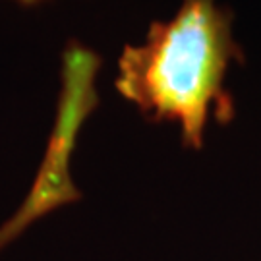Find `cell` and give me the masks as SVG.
I'll return each instance as SVG.
<instances>
[{"mask_svg":"<svg viewBox=\"0 0 261 261\" xmlns=\"http://www.w3.org/2000/svg\"><path fill=\"white\" fill-rule=\"evenodd\" d=\"M16 4H21V6H37V4H43V2H48V0H12Z\"/></svg>","mask_w":261,"mask_h":261,"instance_id":"2","label":"cell"},{"mask_svg":"<svg viewBox=\"0 0 261 261\" xmlns=\"http://www.w3.org/2000/svg\"><path fill=\"white\" fill-rule=\"evenodd\" d=\"M238 58L232 16L219 0H184L116 62V91L153 122L174 124L182 143L201 149L211 116L228 122L234 101L224 80Z\"/></svg>","mask_w":261,"mask_h":261,"instance_id":"1","label":"cell"}]
</instances>
